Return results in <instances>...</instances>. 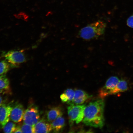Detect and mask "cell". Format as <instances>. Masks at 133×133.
Instances as JSON below:
<instances>
[{
  "mask_svg": "<svg viewBox=\"0 0 133 133\" xmlns=\"http://www.w3.org/2000/svg\"><path fill=\"white\" fill-rule=\"evenodd\" d=\"M15 133H22L20 127L19 126H16V127L14 132Z\"/></svg>",
  "mask_w": 133,
  "mask_h": 133,
  "instance_id": "ffe728a7",
  "label": "cell"
},
{
  "mask_svg": "<svg viewBox=\"0 0 133 133\" xmlns=\"http://www.w3.org/2000/svg\"><path fill=\"white\" fill-rule=\"evenodd\" d=\"M22 133H34V126L24 123L20 127Z\"/></svg>",
  "mask_w": 133,
  "mask_h": 133,
  "instance_id": "ac0fdd59",
  "label": "cell"
},
{
  "mask_svg": "<svg viewBox=\"0 0 133 133\" xmlns=\"http://www.w3.org/2000/svg\"><path fill=\"white\" fill-rule=\"evenodd\" d=\"M3 90L0 89V94L3 92Z\"/></svg>",
  "mask_w": 133,
  "mask_h": 133,
  "instance_id": "7402d4cb",
  "label": "cell"
},
{
  "mask_svg": "<svg viewBox=\"0 0 133 133\" xmlns=\"http://www.w3.org/2000/svg\"><path fill=\"white\" fill-rule=\"evenodd\" d=\"M67 108L69 122L70 126L82 121L84 116L85 104L70 105Z\"/></svg>",
  "mask_w": 133,
  "mask_h": 133,
  "instance_id": "3957f363",
  "label": "cell"
},
{
  "mask_svg": "<svg viewBox=\"0 0 133 133\" xmlns=\"http://www.w3.org/2000/svg\"><path fill=\"white\" fill-rule=\"evenodd\" d=\"M4 56L11 66L13 67L17 66L26 61L25 55L21 50L9 51L4 54Z\"/></svg>",
  "mask_w": 133,
  "mask_h": 133,
  "instance_id": "8992f818",
  "label": "cell"
},
{
  "mask_svg": "<svg viewBox=\"0 0 133 133\" xmlns=\"http://www.w3.org/2000/svg\"><path fill=\"white\" fill-rule=\"evenodd\" d=\"M47 119L42 118L34 126L35 133H48L52 130L51 124L49 123Z\"/></svg>",
  "mask_w": 133,
  "mask_h": 133,
  "instance_id": "9c48e42d",
  "label": "cell"
},
{
  "mask_svg": "<svg viewBox=\"0 0 133 133\" xmlns=\"http://www.w3.org/2000/svg\"><path fill=\"white\" fill-rule=\"evenodd\" d=\"M12 107L9 104L4 103L0 106V130L9 122Z\"/></svg>",
  "mask_w": 133,
  "mask_h": 133,
  "instance_id": "52a82bcc",
  "label": "cell"
},
{
  "mask_svg": "<svg viewBox=\"0 0 133 133\" xmlns=\"http://www.w3.org/2000/svg\"><path fill=\"white\" fill-rule=\"evenodd\" d=\"M127 24L129 27L133 28V14L127 19Z\"/></svg>",
  "mask_w": 133,
  "mask_h": 133,
  "instance_id": "d6986e66",
  "label": "cell"
},
{
  "mask_svg": "<svg viewBox=\"0 0 133 133\" xmlns=\"http://www.w3.org/2000/svg\"><path fill=\"white\" fill-rule=\"evenodd\" d=\"M4 102L2 98L0 96V106L4 104Z\"/></svg>",
  "mask_w": 133,
  "mask_h": 133,
  "instance_id": "44dd1931",
  "label": "cell"
},
{
  "mask_svg": "<svg viewBox=\"0 0 133 133\" xmlns=\"http://www.w3.org/2000/svg\"><path fill=\"white\" fill-rule=\"evenodd\" d=\"M65 124L64 118L62 116H59L51 122L52 130L54 133L61 132L64 129Z\"/></svg>",
  "mask_w": 133,
  "mask_h": 133,
  "instance_id": "7c38bea8",
  "label": "cell"
},
{
  "mask_svg": "<svg viewBox=\"0 0 133 133\" xmlns=\"http://www.w3.org/2000/svg\"><path fill=\"white\" fill-rule=\"evenodd\" d=\"M9 88V82L4 75H0V89L7 90Z\"/></svg>",
  "mask_w": 133,
  "mask_h": 133,
  "instance_id": "9a60e30c",
  "label": "cell"
},
{
  "mask_svg": "<svg viewBox=\"0 0 133 133\" xmlns=\"http://www.w3.org/2000/svg\"><path fill=\"white\" fill-rule=\"evenodd\" d=\"M10 66L6 60H0V75L6 73L9 70Z\"/></svg>",
  "mask_w": 133,
  "mask_h": 133,
  "instance_id": "2e32d148",
  "label": "cell"
},
{
  "mask_svg": "<svg viewBox=\"0 0 133 133\" xmlns=\"http://www.w3.org/2000/svg\"><path fill=\"white\" fill-rule=\"evenodd\" d=\"M40 116L38 108L34 105L29 106L25 111L23 117L24 123L34 126L39 120Z\"/></svg>",
  "mask_w": 133,
  "mask_h": 133,
  "instance_id": "5b68a950",
  "label": "cell"
},
{
  "mask_svg": "<svg viewBox=\"0 0 133 133\" xmlns=\"http://www.w3.org/2000/svg\"><path fill=\"white\" fill-rule=\"evenodd\" d=\"M92 96L84 91L79 89L74 91V95L73 104H81Z\"/></svg>",
  "mask_w": 133,
  "mask_h": 133,
  "instance_id": "30bf717a",
  "label": "cell"
},
{
  "mask_svg": "<svg viewBox=\"0 0 133 133\" xmlns=\"http://www.w3.org/2000/svg\"><path fill=\"white\" fill-rule=\"evenodd\" d=\"M63 112L62 108L59 107L52 108L46 113L47 119L49 122H51L58 117L62 116Z\"/></svg>",
  "mask_w": 133,
  "mask_h": 133,
  "instance_id": "8fae6325",
  "label": "cell"
},
{
  "mask_svg": "<svg viewBox=\"0 0 133 133\" xmlns=\"http://www.w3.org/2000/svg\"><path fill=\"white\" fill-rule=\"evenodd\" d=\"M24 111V107L22 104L16 103L13 106L10 118L14 122H20L23 118Z\"/></svg>",
  "mask_w": 133,
  "mask_h": 133,
  "instance_id": "ba28073f",
  "label": "cell"
},
{
  "mask_svg": "<svg viewBox=\"0 0 133 133\" xmlns=\"http://www.w3.org/2000/svg\"><path fill=\"white\" fill-rule=\"evenodd\" d=\"M106 26V23L103 21H97L81 29L79 32L78 35L86 40L97 38L104 33Z\"/></svg>",
  "mask_w": 133,
  "mask_h": 133,
  "instance_id": "7a4b0ae2",
  "label": "cell"
},
{
  "mask_svg": "<svg viewBox=\"0 0 133 133\" xmlns=\"http://www.w3.org/2000/svg\"><path fill=\"white\" fill-rule=\"evenodd\" d=\"M128 88L126 81L123 79L119 80L116 89L115 94L125 92L128 89Z\"/></svg>",
  "mask_w": 133,
  "mask_h": 133,
  "instance_id": "5bb4252c",
  "label": "cell"
},
{
  "mask_svg": "<svg viewBox=\"0 0 133 133\" xmlns=\"http://www.w3.org/2000/svg\"><path fill=\"white\" fill-rule=\"evenodd\" d=\"M74 95V91L71 89L65 90L60 96L61 101L69 105L73 104Z\"/></svg>",
  "mask_w": 133,
  "mask_h": 133,
  "instance_id": "4fadbf2b",
  "label": "cell"
},
{
  "mask_svg": "<svg viewBox=\"0 0 133 133\" xmlns=\"http://www.w3.org/2000/svg\"><path fill=\"white\" fill-rule=\"evenodd\" d=\"M16 127L15 123L12 122H8L3 128V131L7 133H14Z\"/></svg>",
  "mask_w": 133,
  "mask_h": 133,
  "instance_id": "e0dca14e",
  "label": "cell"
},
{
  "mask_svg": "<svg viewBox=\"0 0 133 133\" xmlns=\"http://www.w3.org/2000/svg\"><path fill=\"white\" fill-rule=\"evenodd\" d=\"M105 103L102 99L90 102L86 106L83 122L87 126L101 128L104 124Z\"/></svg>",
  "mask_w": 133,
  "mask_h": 133,
  "instance_id": "6da1fadb",
  "label": "cell"
},
{
  "mask_svg": "<svg viewBox=\"0 0 133 133\" xmlns=\"http://www.w3.org/2000/svg\"><path fill=\"white\" fill-rule=\"evenodd\" d=\"M119 80L116 76H112L109 78L99 91V97L103 99L109 95H115V89Z\"/></svg>",
  "mask_w": 133,
  "mask_h": 133,
  "instance_id": "277c9868",
  "label": "cell"
}]
</instances>
